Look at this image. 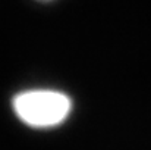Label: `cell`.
<instances>
[{"label": "cell", "instance_id": "cell-1", "mask_svg": "<svg viewBox=\"0 0 151 150\" xmlns=\"http://www.w3.org/2000/svg\"><path fill=\"white\" fill-rule=\"evenodd\" d=\"M70 107V99L54 90H29L13 99L16 116L32 128H51L62 124Z\"/></svg>", "mask_w": 151, "mask_h": 150}]
</instances>
